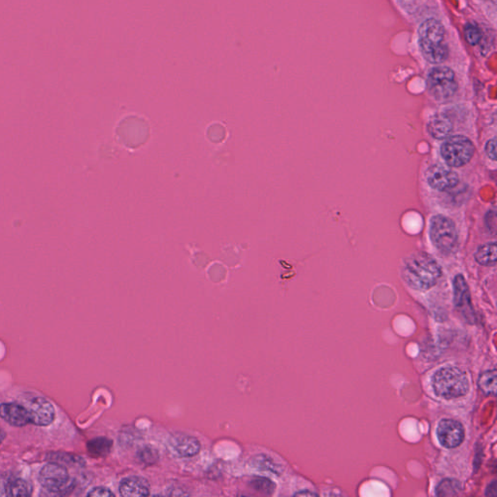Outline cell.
Wrapping results in <instances>:
<instances>
[{"mask_svg":"<svg viewBox=\"0 0 497 497\" xmlns=\"http://www.w3.org/2000/svg\"><path fill=\"white\" fill-rule=\"evenodd\" d=\"M403 276L412 289L427 290L437 284L442 276V269L432 256L417 253L404 261Z\"/></svg>","mask_w":497,"mask_h":497,"instance_id":"obj_1","label":"cell"},{"mask_svg":"<svg viewBox=\"0 0 497 497\" xmlns=\"http://www.w3.org/2000/svg\"><path fill=\"white\" fill-rule=\"evenodd\" d=\"M420 50L428 62L440 65L449 57L446 31L442 23L435 18H428L419 28Z\"/></svg>","mask_w":497,"mask_h":497,"instance_id":"obj_2","label":"cell"},{"mask_svg":"<svg viewBox=\"0 0 497 497\" xmlns=\"http://www.w3.org/2000/svg\"><path fill=\"white\" fill-rule=\"evenodd\" d=\"M432 387L439 398H464L469 391V380L466 373L457 367H443L433 375Z\"/></svg>","mask_w":497,"mask_h":497,"instance_id":"obj_3","label":"cell"},{"mask_svg":"<svg viewBox=\"0 0 497 497\" xmlns=\"http://www.w3.org/2000/svg\"><path fill=\"white\" fill-rule=\"evenodd\" d=\"M474 154V144L464 136L449 137L441 146V155L451 168H462L467 165Z\"/></svg>","mask_w":497,"mask_h":497,"instance_id":"obj_4","label":"cell"},{"mask_svg":"<svg viewBox=\"0 0 497 497\" xmlns=\"http://www.w3.org/2000/svg\"><path fill=\"white\" fill-rule=\"evenodd\" d=\"M430 236L437 250L442 253H451L457 242L456 224L448 217L435 216L430 221Z\"/></svg>","mask_w":497,"mask_h":497,"instance_id":"obj_5","label":"cell"},{"mask_svg":"<svg viewBox=\"0 0 497 497\" xmlns=\"http://www.w3.org/2000/svg\"><path fill=\"white\" fill-rule=\"evenodd\" d=\"M427 89L435 99L447 100L457 91L456 75L451 68L438 66L428 74Z\"/></svg>","mask_w":497,"mask_h":497,"instance_id":"obj_6","label":"cell"},{"mask_svg":"<svg viewBox=\"0 0 497 497\" xmlns=\"http://www.w3.org/2000/svg\"><path fill=\"white\" fill-rule=\"evenodd\" d=\"M38 479L45 490L59 493L68 486L70 473L63 465L51 462L42 467Z\"/></svg>","mask_w":497,"mask_h":497,"instance_id":"obj_7","label":"cell"},{"mask_svg":"<svg viewBox=\"0 0 497 497\" xmlns=\"http://www.w3.org/2000/svg\"><path fill=\"white\" fill-rule=\"evenodd\" d=\"M26 410L30 415L31 424L38 427H48L54 422L55 410L53 404L41 396H33L26 401Z\"/></svg>","mask_w":497,"mask_h":497,"instance_id":"obj_8","label":"cell"},{"mask_svg":"<svg viewBox=\"0 0 497 497\" xmlns=\"http://www.w3.org/2000/svg\"><path fill=\"white\" fill-rule=\"evenodd\" d=\"M437 437L441 445L447 449H454L464 441V425L459 420L445 419L439 422Z\"/></svg>","mask_w":497,"mask_h":497,"instance_id":"obj_9","label":"cell"},{"mask_svg":"<svg viewBox=\"0 0 497 497\" xmlns=\"http://www.w3.org/2000/svg\"><path fill=\"white\" fill-rule=\"evenodd\" d=\"M427 181L432 189L446 192L459 184V177L451 168L441 165H433L427 169Z\"/></svg>","mask_w":497,"mask_h":497,"instance_id":"obj_10","label":"cell"},{"mask_svg":"<svg viewBox=\"0 0 497 497\" xmlns=\"http://www.w3.org/2000/svg\"><path fill=\"white\" fill-rule=\"evenodd\" d=\"M454 301L459 312L469 324H474L476 317L471 303L469 288L462 275H457L454 280Z\"/></svg>","mask_w":497,"mask_h":497,"instance_id":"obj_11","label":"cell"},{"mask_svg":"<svg viewBox=\"0 0 497 497\" xmlns=\"http://www.w3.org/2000/svg\"><path fill=\"white\" fill-rule=\"evenodd\" d=\"M168 445L178 457H192L197 456L202 450V444L197 437L185 433L172 435L168 440Z\"/></svg>","mask_w":497,"mask_h":497,"instance_id":"obj_12","label":"cell"},{"mask_svg":"<svg viewBox=\"0 0 497 497\" xmlns=\"http://www.w3.org/2000/svg\"><path fill=\"white\" fill-rule=\"evenodd\" d=\"M0 417L12 427H23L31 424L30 415L23 404H0Z\"/></svg>","mask_w":497,"mask_h":497,"instance_id":"obj_13","label":"cell"},{"mask_svg":"<svg viewBox=\"0 0 497 497\" xmlns=\"http://www.w3.org/2000/svg\"><path fill=\"white\" fill-rule=\"evenodd\" d=\"M119 491L124 497H144L151 496L148 480L139 476H129L121 481Z\"/></svg>","mask_w":497,"mask_h":497,"instance_id":"obj_14","label":"cell"},{"mask_svg":"<svg viewBox=\"0 0 497 497\" xmlns=\"http://www.w3.org/2000/svg\"><path fill=\"white\" fill-rule=\"evenodd\" d=\"M453 131V123L444 114H437L430 119L427 124V131L437 140L448 138Z\"/></svg>","mask_w":497,"mask_h":497,"instance_id":"obj_15","label":"cell"},{"mask_svg":"<svg viewBox=\"0 0 497 497\" xmlns=\"http://www.w3.org/2000/svg\"><path fill=\"white\" fill-rule=\"evenodd\" d=\"M475 260L483 266H494L496 264V243L491 242L481 246L475 253Z\"/></svg>","mask_w":497,"mask_h":497,"instance_id":"obj_16","label":"cell"},{"mask_svg":"<svg viewBox=\"0 0 497 497\" xmlns=\"http://www.w3.org/2000/svg\"><path fill=\"white\" fill-rule=\"evenodd\" d=\"M113 448V441L107 437H97L89 441L87 449L92 457H106Z\"/></svg>","mask_w":497,"mask_h":497,"instance_id":"obj_17","label":"cell"},{"mask_svg":"<svg viewBox=\"0 0 497 497\" xmlns=\"http://www.w3.org/2000/svg\"><path fill=\"white\" fill-rule=\"evenodd\" d=\"M496 369L488 370L481 375L478 385L485 395L493 396L496 395Z\"/></svg>","mask_w":497,"mask_h":497,"instance_id":"obj_18","label":"cell"},{"mask_svg":"<svg viewBox=\"0 0 497 497\" xmlns=\"http://www.w3.org/2000/svg\"><path fill=\"white\" fill-rule=\"evenodd\" d=\"M33 493V488L30 484L23 479H14L8 483L6 494L9 496H31Z\"/></svg>","mask_w":497,"mask_h":497,"instance_id":"obj_19","label":"cell"},{"mask_svg":"<svg viewBox=\"0 0 497 497\" xmlns=\"http://www.w3.org/2000/svg\"><path fill=\"white\" fill-rule=\"evenodd\" d=\"M252 467L258 471L272 472L274 474L280 475L279 473L281 472L278 465L275 464L271 457L264 456V454H258V456L253 457Z\"/></svg>","mask_w":497,"mask_h":497,"instance_id":"obj_20","label":"cell"},{"mask_svg":"<svg viewBox=\"0 0 497 497\" xmlns=\"http://www.w3.org/2000/svg\"><path fill=\"white\" fill-rule=\"evenodd\" d=\"M462 485L459 481L454 479H445L439 484L436 488V496H456L461 493Z\"/></svg>","mask_w":497,"mask_h":497,"instance_id":"obj_21","label":"cell"},{"mask_svg":"<svg viewBox=\"0 0 497 497\" xmlns=\"http://www.w3.org/2000/svg\"><path fill=\"white\" fill-rule=\"evenodd\" d=\"M250 486L256 493L264 494V496H272L276 490V485L266 477L253 478L250 481Z\"/></svg>","mask_w":497,"mask_h":497,"instance_id":"obj_22","label":"cell"},{"mask_svg":"<svg viewBox=\"0 0 497 497\" xmlns=\"http://www.w3.org/2000/svg\"><path fill=\"white\" fill-rule=\"evenodd\" d=\"M137 459L145 465L157 464L160 461V454L154 447L145 446L137 453Z\"/></svg>","mask_w":497,"mask_h":497,"instance_id":"obj_23","label":"cell"},{"mask_svg":"<svg viewBox=\"0 0 497 497\" xmlns=\"http://www.w3.org/2000/svg\"><path fill=\"white\" fill-rule=\"evenodd\" d=\"M465 39L471 46H476L482 40V31L475 23H468L464 26Z\"/></svg>","mask_w":497,"mask_h":497,"instance_id":"obj_24","label":"cell"},{"mask_svg":"<svg viewBox=\"0 0 497 497\" xmlns=\"http://www.w3.org/2000/svg\"><path fill=\"white\" fill-rule=\"evenodd\" d=\"M87 496L89 497H112L115 496V493L105 486H97V488L89 491Z\"/></svg>","mask_w":497,"mask_h":497,"instance_id":"obj_25","label":"cell"},{"mask_svg":"<svg viewBox=\"0 0 497 497\" xmlns=\"http://www.w3.org/2000/svg\"><path fill=\"white\" fill-rule=\"evenodd\" d=\"M486 154L491 160H496V139H491L486 145Z\"/></svg>","mask_w":497,"mask_h":497,"instance_id":"obj_26","label":"cell"},{"mask_svg":"<svg viewBox=\"0 0 497 497\" xmlns=\"http://www.w3.org/2000/svg\"><path fill=\"white\" fill-rule=\"evenodd\" d=\"M496 490H497L496 482V481H493V482L491 484L490 486H488V488H486V496H497Z\"/></svg>","mask_w":497,"mask_h":497,"instance_id":"obj_27","label":"cell"},{"mask_svg":"<svg viewBox=\"0 0 497 497\" xmlns=\"http://www.w3.org/2000/svg\"><path fill=\"white\" fill-rule=\"evenodd\" d=\"M170 493H168V496H189V493H184L183 491L181 490V488H174V490H170Z\"/></svg>","mask_w":497,"mask_h":497,"instance_id":"obj_28","label":"cell"},{"mask_svg":"<svg viewBox=\"0 0 497 497\" xmlns=\"http://www.w3.org/2000/svg\"><path fill=\"white\" fill-rule=\"evenodd\" d=\"M295 496H317L318 494L316 493H312L310 491H298V493H296L293 494Z\"/></svg>","mask_w":497,"mask_h":497,"instance_id":"obj_29","label":"cell"},{"mask_svg":"<svg viewBox=\"0 0 497 497\" xmlns=\"http://www.w3.org/2000/svg\"><path fill=\"white\" fill-rule=\"evenodd\" d=\"M5 438H6V432H5L4 430H0V445L4 442Z\"/></svg>","mask_w":497,"mask_h":497,"instance_id":"obj_30","label":"cell"}]
</instances>
